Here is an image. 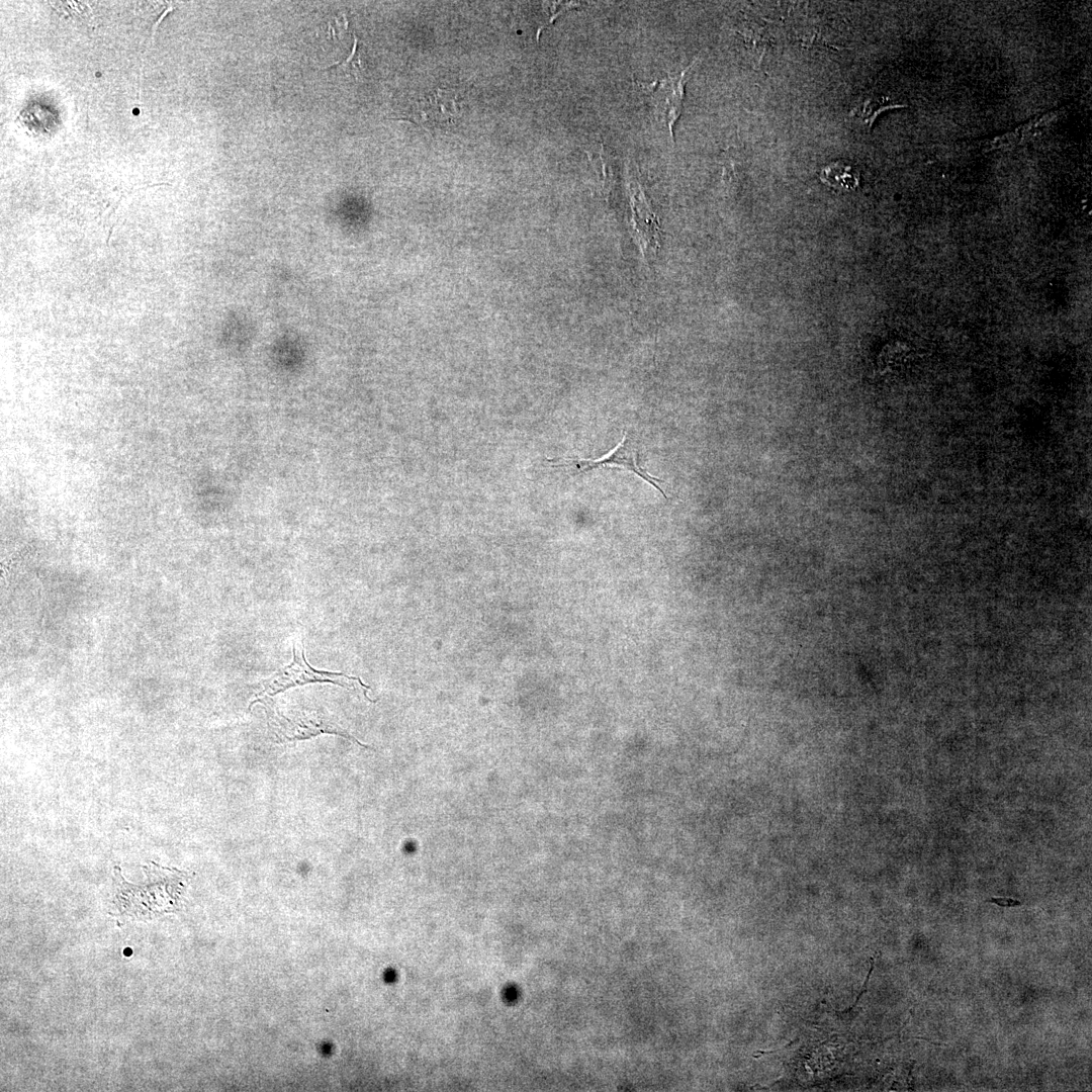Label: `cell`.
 I'll return each instance as SVG.
<instances>
[{"instance_id":"obj_1","label":"cell","mask_w":1092,"mask_h":1092,"mask_svg":"<svg viewBox=\"0 0 1092 1092\" xmlns=\"http://www.w3.org/2000/svg\"><path fill=\"white\" fill-rule=\"evenodd\" d=\"M147 881L136 885L128 883L114 868L116 915L134 919L153 917L175 911L181 902L189 876L179 870L150 862L143 867Z\"/></svg>"},{"instance_id":"obj_2","label":"cell","mask_w":1092,"mask_h":1092,"mask_svg":"<svg viewBox=\"0 0 1092 1092\" xmlns=\"http://www.w3.org/2000/svg\"><path fill=\"white\" fill-rule=\"evenodd\" d=\"M293 659L284 668L279 669L270 678L265 680L263 690L257 695V699L266 696H274L289 688L302 686L310 682H331L346 687L342 678L357 680L365 691L370 688L362 682L359 677L350 676L344 672H330L317 670L311 667L305 659L304 647L294 645L292 649Z\"/></svg>"},{"instance_id":"obj_3","label":"cell","mask_w":1092,"mask_h":1092,"mask_svg":"<svg viewBox=\"0 0 1092 1092\" xmlns=\"http://www.w3.org/2000/svg\"><path fill=\"white\" fill-rule=\"evenodd\" d=\"M627 434H624L621 442L610 451L609 454L598 459H581L577 457H558V458H546L545 461L550 464L551 467H569L574 470L575 473H584L600 467H606L609 465L623 467L628 471H632L640 478L650 483L656 489L667 497L664 490L658 485L663 481L649 474L645 469L637 465V455L627 443Z\"/></svg>"},{"instance_id":"obj_4","label":"cell","mask_w":1092,"mask_h":1092,"mask_svg":"<svg viewBox=\"0 0 1092 1092\" xmlns=\"http://www.w3.org/2000/svg\"><path fill=\"white\" fill-rule=\"evenodd\" d=\"M697 60L677 74L652 83H640L641 87L648 89L656 116L668 127L672 139L674 124L682 110L685 84Z\"/></svg>"},{"instance_id":"obj_5","label":"cell","mask_w":1092,"mask_h":1092,"mask_svg":"<svg viewBox=\"0 0 1092 1092\" xmlns=\"http://www.w3.org/2000/svg\"><path fill=\"white\" fill-rule=\"evenodd\" d=\"M460 117V103L456 94L449 90L436 89L421 98L414 112L404 119H410L426 129H438L451 126Z\"/></svg>"},{"instance_id":"obj_6","label":"cell","mask_w":1092,"mask_h":1092,"mask_svg":"<svg viewBox=\"0 0 1092 1092\" xmlns=\"http://www.w3.org/2000/svg\"><path fill=\"white\" fill-rule=\"evenodd\" d=\"M273 723L276 734L286 740L307 739L322 733H331L349 738L361 746H366L354 737L344 733L338 726L313 715L308 716L306 714L298 713L290 718L283 714H277L273 718Z\"/></svg>"},{"instance_id":"obj_7","label":"cell","mask_w":1092,"mask_h":1092,"mask_svg":"<svg viewBox=\"0 0 1092 1092\" xmlns=\"http://www.w3.org/2000/svg\"><path fill=\"white\" fill-rule=\"evenodd\" d=\"M632 191L634 229L637 231L642 249L648 251L656 246L657 224L647 206L640 186L636 185Z\"/></svg>"},{"instance_id":"obj_8","label":"cell","mask_w":1092,"mask_h":1092,"mask_svg":"<svg viewBox=\"0 0 1092 1092\" xmlns=\"http://www.w3.org/2000/svg\"><path fill=\"white\" fill-rule=\"evenodd\" d=\"M821 180L834 188L853 189L858 184V175L848 165L833 163L822 170Z\"/></svg>"},{"instance_id":"obj_9","label":"cell","mask_w":1092,"mask_h":1092,"mask_svg":"<svg viewBox=\"0 0 1092 1092\" xmlns=\"http://www.w3.org/2000/svg\"><path fill=\"white\" fill-rule=\"evenodd\" d=\"M887 99L884 97H873L864 100V102L852 111V114H857L869 127L872 126L877 115L888 108L902 107V105L887 104Z\"/></svg>"},{"instance_id":"obj_10","label":"cell","mask_w":1092,"mask_h":1092,"mask_svg":"<svg viewBox=\"0 0 1092 1092\" xmlns=\"http://www.w3.org/2000/svg\"><path fill=\"white\" fill-rule=\"evenodd\" d=\"M353 37H354V42H353L352 51H351L349 57L346 60H344L343 62H341V63H333V64L329 65L328 67H326L325 69H329L331 67L336 66L337 68L341 69L345 73L351 74L356 79H358V77L361 75L363 69H362L361 56H360V53L358 52V37L356 36L355 33H353Z\"/></svg>"},{"instance_id":"obj_11","label":"cell","mask_w":1092,"mask_h":1092,"mask_svg":"<svg viewBox=\"0 0 1092 1092\" xmlns=\"http://www.w3.org/2000/svg\"><path fill=\"white\" fill-rule=\"evenodd\" d=\"M989 902L995 903L1001 907H1015L1022 904L1020 901L1011 898H992Z\"/></svg>"}]
</instances>
